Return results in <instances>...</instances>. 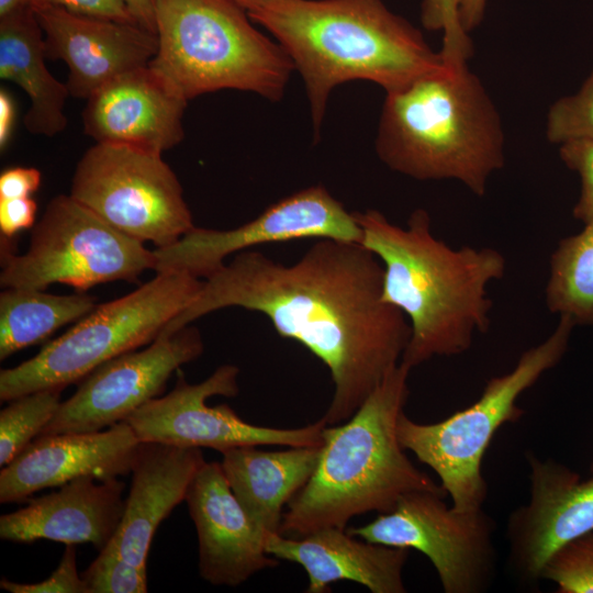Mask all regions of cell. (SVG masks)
<instances>
[{
	"label": "cell",
	"instance_id": "obj_1",
	"mask_svg": "<svg viewBox=\"0 0 593 593\" xmlns=\"http://www.w3.org/2000/svg\"><path fill=\"white\" fill-rule=\"evenodd\" d=\"M382 290V264L360 243L322 238L291 265L248 249L205 278L161 333L226 307L265 315L327 367L334 393L323 418L336 425L401 362L410 340L407 318Z\"/></svg>",
	"mask_w": 593,
	"mask_h": 593
},
{
	"label": "cell",
	"instance_id": "obj_2",
	"mask_svg": "<svg viewBox=\"0 0 593 593\" xmlns=\"http://www.w3.org/2000/svg\"><path fill=\"white\" fill-rule=\"evenodd\" d=\"M353 213L361 244L382 264L383 300L410 324L401 361L413 369L469 350L474 335L490 327L488 287L505 275L503 254L492 247H450L435 237L424 209L414 210L405 227L374 209Z\"/></svg>",
	"mask_w": 593,
	"mask_h": 593
},
{
	"label": "cell",
	"instance_id": "obj_3",
	"mask_svg": "<svg viewBox=\"0 0 593 593\" xmlns=\"http://www.w3.org/2000/svg\"><path fill=\"white\" fill-rule=\"evenodd\" d=\"M248 16L300 72L316 133L336 86L368 80L388 93L446 67L419 30L381 0H278Z\"/></svg>",
	"mask_w": 593,
	"mask_h": 593
},
{
	"label": "cell",
	"instance_id": "obj_4",
	"mask_svg": "<svg viewBox=\"0 0 593 593\" xmlns=\"http://www.w3.org/2000/svg\"><path fill=\"white\" fill-rule=\"evenodd\" d=\"M411 370L401 361L347 421L323 429L317 466L288 504L279 534L302 537L322 528L345 529L353 517L388 513L414 491L447 495L413 465L399 440Z\"/></svg>",
	"mask_w": 593,
	"mask_h": 593
},
{
	"label": "cell",
	"instance_id": "obj_5",
	"mask_svg": "<svg viewBox=\"0 0 593 593\" xmlns=\"http://www.w3.org/2000/svg\"><path fill=\"white\" fill-rule=\"evenodd\" d=\"M376 150L396 172L457 180L483 197L491 175L504 165L502 121L468 66H446L387 93Z\"/></svg>",
	"mask_w": 593,
	"mask_h": 593
},
{
	"label": "cell",
	"instance_id": "obj_6",
	"mask_svg": "<svg viewBox=\"0 0 593 593\" xmlns=\"http://www.w3.org/2000/svg\"><path fill=\"white\" fill-rule=\"evenodd\" d=\"M154 4L158 49L150 64L188 100L223 89L281 99L293 64L233 0H154Z\"/></svg>",
	"mask_w": 593,
	"mask_h": 593
},
{
	"label": "cell",
	"instance_id": "obj_7",
	"mask_svg": "<svg viewBox=\"0 0 593 593\" xmlns=\"http://www.w3.org/2000/svg\"><path fill=\"white\" fill-rule=\"evenodd\" d=\"M574 326L569 317L559 316L546 339L525 350L512 370L490 378L475 402L445 419L424 424L404 412L400 416L398 436L402 447L438 475L455 510L483 506L488 483L482 460L494 434L502 425L524 416L517 400L561 361Z\"/></svg>",
	"mask_w": 593,
	"mask_h": 593
},
{
	"label": "cell",
	"instance_id": "obj_8",
	"mask_svg": "<svg viewBox=\"0 0 593 593\" xmlns=\"http://www.w3.org/2000/svg\"><path fill=\"white\" fill-rule=\"evenodd\" d=\"M203 280L158 272L136 290L97 305L34 357L0 371V400L65 389L103 362L155 340L194 299Z\"/></svg>",
	"mask_w": 593,
	"mask_h": 593
},
{
	"label": "cell",
	"instance_id": "obj_9",
	"mask_svg": "<svg viewBox=\"0 0 593 593\" xmlns=\"http://www.w3.org/2000/svg\"><path fill=\"white\" fill-rule=\"evenodd\" d=\"M1 240L2 288L44 290L53 283L86 291L97 284L135 281L154 270L155 255L144 243L107 223L70 194L53 198L31 231L26 251Z\"/></svg>",
	"mask_w": 593,
	"mask_h": 593
},
{
	"label": "cell",
	"instance_id": "obj_10",
	"mask_svg": "<svg viewBox=\"0 0 593 593\" xmlns=\"http://www.w3.org/2000/svg\"><path fill=\"white\" fill-rule=\"evenodd\" d=\"M114 228L157 248L195 225L182 187L161 154L96 143L78 161L69 193Z\"/></svg>",
	"mask_w": 593,
	"mask_h": 593
},
{
	"label": "cell",
	"instance_id": "obj_11",
	"mask_svg": "<svg viewBox=\"0 0 593 593\" xmlns=\"http://www.w3.org/2000/svg\"><path fill=\"white\" fill-rule=\"evenodd\" d=\"M445 495L414 491L369 524L347 527L358 538L415 549L433 563L445 593H482L496 575V525L483 506L458 511Z\"/></svg>",
	"mask_w": 593,
	"mask_h": 593
},
{
	"label": "cell",
	"instance_id": "obj_12",
	"mask_svg": "<svg viewBox=\"0 0 593 593\" xmlns=\"http://www.w3.org/2000/svg\"><path fill=\"white\" fill-rule=\"evenodd\" d=\"M174 389L149 400L126 419L139 441L179 447L211 448L220 452L239 446H320L327 426L322 417L298 428L258 426L242 419L227 404L209 406L214 395L238 394L239 368L222 365L200 383H189L178 370Z\"/></svg>",
	"mask_w": 593,
	"mask_h": 593
},
{
	"label": "cell",
	"instance_id": "obj_13",
	"mask_svg": "<svg viewBox=\"0 0 593 593\" xmlns=\"http://www.w3.org/2000/svg\"><path fill=\"white\" fill-rule=\"evenodd\" d=\"M304 238L360 243L362 231L354 213L323 186L294 192L232 230L194 226L175 244L156 248L154 271L208 278L231 255L254 246Z\"/></svg>",
	"mask_w": 593,
	"mask_h": 593
},
{
	"label": "cell",
	"instance_id": "obj_14",
	"mask_svg": "<svg viewBox=\"0 0 593 593\" xmlns=\"http://www.w3.org/2000/svg\"><path fill=\"white\" fill-rule=\"evenodd\" d=\"M203 350L199 329L187 325L160 334L145 349L103 362L60 403L40 435L96 432L125 421L143 404L160 396L171 374L198 359Z\"/></svg>",
	"mask_w": 593,
	"mask_h": 593
},
{
	"label": "cell",
	"instance_id": "obj_15",
	"mask_svg": "<svg viewBox=\"0 0 593 593\" xmlns=\"http://www.w3.org/2000/svg\"><path fill=\"white\" fill-rule=\"evenodd\" d=\"M530 495L506 522L507 564L514 577L537 584L548 559L593 532V472L588 478L552 458L526 452Z\"/></svg>",
	"mask_w": 593,
	"mask_h": 593
},
{
	"label": "cell",
	"instance_id": "obj_16",
	"mask_svg": "<svg viewBox=\"0 0 593 593\" xmlns=\"http://www.w3.org/2000/svg\"><path fill=\"white\" fill-rule=\"evenodd\" d=\"M43 30L46 56L69 68V93L88 99L116 77L149 64L157 35L136 23L77 14L58 7H32Z\"/></svg>",
	"mask_w": 593,
	"mask_h": 593
},
{
	"label": "cell",
	"instance_id": "obj_17",
	"mask_svg": "<svg viewBox=\"0 0 593 593\" xmlns=\"http://www.w3.org/2000/svg\"><path fill=\"white\" fill-rule=\"evenodd\" d=\"M188 101L149 63L116 77L87 99L83 131L96 143L163 154L183 139Z\"/></svg>",
	"mask_w": 593,
	"mask_h": 593
},
{
	"label": "cell",
	"instance_id": "obj_18",
	"mask_svg": "<svg viewBox=\"0 0 593 593\" xmlns=\"http://www.w3.org/2000/svg\"><path fill=\"white\" fill-rule=\"evenodd\" d=\"M139 443L125 421L96 432L40 435L2 467L0 503L22 502L79 477L105 481L131 474Z\"/></svg>",
	"mask_w": 593,
	"mask_h": 593
},
{
	"label": "cell",
	"instance_id": "obj_19",
	"mask_svg": "<svg viewBox=\"0 0 593 593\" xmlns=\"http://www.w3.org/2000/svg\"><path fill=\"white\" fill-rule=\"evenodd\" d=\"M184 502L198 536L199 573L213 585L237 586L278 566L265 549L231 490L221 462H204L187 490Z\"/></svg>",
	"mask_w": 593,
	"mask_h": 593
},
{
	"label": "cell",
	"instance_id": "obj_20",
	"mask_svg": "<svg viewBox=\"0 0 593 593\" xmlns=\"http://www.w3.org/2000/svg\"><path fill=\"white\" fill-rule=\"evenodd\" d=\"M125 483L118 478L79 477L58 491L30 500L0 516V538L30 544L49 539L65 545L89 542L99 551L114 536L124 513Z\"/></svg>",
	"mask_w": 593,
	"mask_h": 593
},
{
	"label": "cell",
	"instance_id": "obj_21",
	"mask_svg": "<svg viewBox=\"0 0 593 593\" xmlns=\"http://www.w3.org/2000/svg\"><path fill=\"white\" fill-rule=\"evenodd\" d=\"M204 462L201 448L141 441L122 519L102 550L146 569L159 524L184 501L190 482Z\"/></svg>",
	"mask_w": 593,
	"mask_h": 593
},
{
	"label": "cell",
	"instance_id": "obj_22",
	"mask_svg": "<svg viewBox=\"0 0 593 593\" xmlns=\"http://www.w3.org/2000/svg\"><path fill=\"white\" fill-rule=\"evenodd\" d=\"M266 552L300 564L306 571V593H324L338 581H353L372 593H404L407 548L357 539L347 529L328 527L302 537L270 534Z\"/></svg>",
	"mask_w": 593,
	"mask_h": 593
},
{
	"label": "cell",
	"instance_id": "obj_23",
	"mask_svg": "<svg viewBox=\"0 0 593 593\" xmlns=\"http://www.w3.org/2000/svg\"><path fill=\"white\" fill-rule=\"evenodd\" d=\"M321 447L264 450L247 445L221 452V466L232 492L265 538L279 534L283 508L309 482Z\"/></svg>",
	"mask_w": 593,
	"mask_h": 593
},
{
	"label": "cell",
	"instance_id": "obj_24",
	"mask_svg": "<svg viewBox=\"0 0 593 593\" xmlns=\"http://www.w3.org/2000/svg\"><path fill=\"white\" fill-rule=\"evenodd\" d=\"M46 58L44 33L32 7L0 18V78L27 94L26 130L52 137L67 126L64 108L70 93L67 85L48 71Z\"/></svg>",
	"mask_w": 593,
	"mask_h": 593
},
{
	"label": "cell",
	"instance_id": "obj_25",
	"mask_svg": "<svg viewBox=\"0 0 593 593\" xmlns=\"http://www.w3.org/2000/svg\"><path fill=\"white\" fill-rule=\"evenodd\" d=\"M97 306L83 291L58 295L38 289L4 288L0 294V359L45 340Z\"/></svg>",
	"mask_w": 593,
	"mask_h": 593
},
{
	"label": "cell",
	"instance_id": "obj_26",
	"mask_svg": "<svg viewBox=\"0 0 593 593\" xmlns=\"http://www.w3.org/2000/svg\"><path fill=\"white\" fill-rule=\"evenodd\" d=\"M545 301L551 313L575 325H593V220L552 251Z\"/></svg>",
	"mask_w": 593,
	"mask_h": 593
},
{
	"label": "cell",
	"instance_id": "obj_27",
	"mask_svg": "<svg viewBox=\"0 0 593 593\" xmlns=\"http://www.w3.org/2000/svg\"><path fill=\"white\" fill-rule=\"evenodd\" d=\"M64 389H44L9 401L0 412V465L11 462L53 419Z\"/></svg>",
	"mask_w": 593,
	"mask_h": 593
},
{
	"label": "cell",
	"instance_id": "obj_28",
	"mask_svg": "<svg viewBox=\"0 0 593 593\" xmlns=\"http://www.w3.org/2000/svg\"><path fill=\"white\" fill-rule=\"evenodd\" d=\"M540 579L553 582L558 593H593V532L557 550Z\"/></svg>",
	"mask_w": 593,
	"mask_h": 593
},
{
	"label": "cell",
	"instance_id": "obj_29",
	"mask_svg": "<svg viewBox=\"0 0 593 593\" xmlns=\"http://www.w3.org/2000/svg\"><path fill=\"white\" fill-rule=\"evenodd\" d=\"M462 0H423L421 21L428 31L443 32V47L439 52L444 64L451 69L467 67L473 47L469 33L460 21Z\"/></svg>",
	"mask_w": 593,
	"mask_h": 593
},
{
	"label": "cell",
	"instance_id": "obj_30",
	"mask_svg": "<svg viewBox=\"0 0 593 593\" xmlns=\"http://www.w3.org/2000/svg\"><path fill=\"white\" fill-rule=\"evenodd\" d=\"M546 135L559 145L571 139L593 138V70L578 92L550 107Z\"/></svg>",
	"mask_w": 593,
	"mask_h": 593
},
{
	"label": "cell",
	"instance_id": "obj_31",
	"mask_svg": "<svg viewBox=\"0 0 593 593\" xmlns=\"http://www.w3.org/2000/svg\"><path fill=\"white\" fill-rule=\"evenodd\" d=\"M81 578L88 593L147 592L146 569L104 550L99 551Z\"/></svg>",
	"mask_w": 593,
	"mask_h": 593
},
{
	"label": "cell",
	"instance_id": "obj_32",
	"mask_svg": "<svg viewBox=\"0 0 593 593\" xmlns=\"http://www.w3.org/2000/svg\"><path fill=\"white\" fill-rule=\"evenodd\" d=\"M559 155L581 179V190L573 216L583 223L593 220V138L571 139L560 144Z\"/></svg>",
	"mask_w": 593,
	"mask_h": 593
},
{
	"label": "cell",
	"instance_id": "obj_33",
	"mask_svg": "<svg viewBox=\"0 0 593 593\" xmlns=\"http://www.w3.org/2000/svg\"><path fill=\"white\" fill-rule=\"evenodd\" d=\"M76 545H66L57 569L38 583H18L8 579L0 581V588L11 593H88L81 574L77 571Z\"/></svg>",
	"mask_w": 593,
	"mask_h": 593
},
{
	"label": "cell",
	"instance_id": "obj_34",
	"mask_svg": "<svg viewBox=\"0 0 593 593\" xmlns=\"http://www.w3.org/2000/svg\"><path fill=\"white\" fill-rule=\"evenodd\" d=\"M42 5L58 7L77 14L137 24L124 0H31V7Z\"/></svg>",
	"mask_w": 593,
	"mask_h": 593
},
{
	"label": "cell",
	"instance_id": "obj_35",
	"mask_svg": "<svg viewBox=\"0 0 593 593\" xmlns=\"http://www.w3.org/2000/svg\"><path fill=\"white\" fill-rule=\"evenodd\" d=\"M37 205L32 198L0 199L1 236L12 238L35 224Z\"/></svg>",
	"mask_w": 593,
	"mask_h": 593
},
{
	"label": "cell",
	"instance_id": "obj_36",
	"mask_svg": "<svg viewBox=\"0 0 593 593\" xmlns=\"http://www.w3.org/2000/svg\"><path fill=\"white\" fill-rule=\"evenodd\" d=\"M42 174L33 167H12L0 175V199L31 198L38 190Z\"/></svg>",
	"mask_w": 593,
	"mask_h": 593
},
{
	"label": "cell",
	"instance_id": "obj_37",
	"mask_svg": "<svg viewBox=\"0 0 593 593\" xmlns=\"http://www.w3.org/2000/svg\"><path fill=\"white\" fill-rule=\"evenodd\" d=\"M15 120L14 101L4 89L0 90V149L3 150L11 137Z\"/></svg>",
	"mask_w": 593,
	"mask_h": 593
},
{
	"label": "cell",
	"instance_id": "obj_38",
	"mask_svg": "<svg viewBox=\"0 0 593 593\" xmlns=\"http://www.w3.org/2000/svg\"><path fill=\"white\" fill-rule=\"evenodd\" d=\"M124 2L137 24L156 34L154 0H124Z\"/></svg>",
	"mask_w": 593,
	"mask_h": 593
},
{
	"label": "cell",
	"instance_id": "obj_39",
	"mask_svg": "<svg viewBox=\"0 0 593 593\" xmlns=\"http://www.w3.org/2000/svg\"><path fill=\"white\" fill-rule=\"evenodd\" d=\"M486 0H462L460 21L466 32L474 30L483 20Z\"/></svg>",
	"mask_w": 593,
	"mask_h": 593
},
{
	"label": "cell",
	"instance_id": "obj_40",
	"mask_svg": "<svg viewBox=\"0 0 593 593\" xmlns=\"http://www.w3.org/2000/svg\"><path fill=\"white\" fill-rule=\"evenodd\" d=\"M26 7H31V0H0V18Z\"/></svg>",
	"mask_w": 593,
	"mask_h": 593
},
{
	"label": "cell",
	"instance_id": "obj_41",
	"mask_svg": "<svg viewBox=\"0 0 593 593\" xmlns=\"http://www.w3.org/2000/svg\"><path fill=\"white\" fill-rule=\"evenodd\" d=\"M233 1L236 4H238L242 9H244L248 14L255 10H258L278 0H233Z\"/></svg>",
	"mask_w": 593,
	"mask_h": 593
},
{
	"label": "cell",
	"instance_id": "obj_42",
	"mask_svg": "<svg viewBox=\"0 0 593 593\" xmlns=\"http://www.w3.org/2000/svg\"><path fill=\"white\" fill-rule=\"evenodd\" d=\"M590 472H593V459L591 460V463H590Z\"/></svg>",
	"mask_w": 593,
	"mask_h": 593
}]
</instances>
